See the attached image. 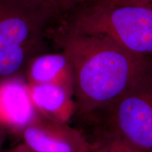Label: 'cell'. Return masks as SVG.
Listing matches in <instances>:
<instances>
[{
  "mask_svg": "<svg viewBox=\"0 0 152 152\" xmlns=\"http://www.w3.org/2000/svg\"><path fill=\"white\" fill-rule=\"evenodd\" d=\"M80 152H92V151H91V150H90V146H89L88 142L87 141L86 143L84 144V146L82 147V149H80Z\"/></svg>",
  "mask_w": 152,
  "mask_h": 152,
  "instance_id": "14",
  "label": "cell"
},
{
  "mask_svg": "<svg viewBox=\"0 0 152 152\" xmlns=\"http://www.w3.org/2000/svg\"><path fill=\"white\" fill-rule=\"evenodd\" d=\"M45 37L61 50L73 74L75 113L109 109L140 79L152 58L139 56L105 37L51 27Z\"/></svg>",
  "mask_w": 152,
  "mask_h": 152,
  "instance_id": "1",
  "label": "cell"
},
{
  "mask_svg": "<svg viewBox=\"0 0 152 152\" xmlns=\"http://www.w3.org/2000/svg\"><path fill=\"white\" fill-rule=\"evenodd\" d=\"M7 152H36L26 145L24 143L18 144L16 147L9 149Z\"/></svg>",
  "mask_w": 152,
  "mask_h": 152,
  "instance_id": "12",
  "label": "cell"
},
{
  "mask_svg": "<svg viewBox=\"0 0 152 152\" xmlns=\"http://www.w3.org/2000/svg\"><path fill=\"white\" fill-rule=\"evenodd\" d=\"M28 84H54L60 85L73 94V71L63 52H45L33 57L25 71Z\"/></svg>",
  "mask_w": 152,
  "mask_h": 152,
  "instance_id": "7",
  "label": "cell"
},
{
  "mask_svg": "<svg viewBox=\"0 0 152 152\" xmlns=\"http://www.w3.org/2000/svg\"><path fill=\"white\" fill-rule=\"evenodd\" d=\"M45 29L24 0H0V82L25 77L28 62L47 52Z\"/></svg>",
  "mask_w": 152,
  "mask_h": 152,
  "instance_id": "3",
  "label": "cell"
},
{
  "mask_svg": "<svg viewBox=\"0 0 152 152\" xmlns=\"http://www.w3.org/2000/svg\"><path fill=\"white\" fill-rule=\"evenodd\" d=\"M146 5L149 6V7H152V0H149V1H148V2L147 3V4H146Z\"/></svg>",
  "mask_w": 152,
  "mask_h": 152,
  "instance_id": "15",
  "label": "cell"
},
{
  "mask_svg": "<svg viewBox=\"0 0 152 152\" xmlns=\"http://www.w3.org/2000/svg\"><path fill=\"white\" fill-rule=\"evenodd\" d=\"M150 152H152V151H150Z\"/></svg>",
  "mask_w": 152,
  "mask_h": 152,
  "instance_id": "16",
  "label": "cell"
},
{
  "mask_svg": "<svg viewBox=\"0 0 152 152\" xmlns=\"http://www.w3.org/2000/svg\"><path fill=\"white\" fill-rule=\"evenodd\" d=\"M4 138V129L2 128V126L0 124V149H1V146H2Z\"/></svg>",
  "mask_w": 152,
  "mask_h": 152,
  "instance_id": "13",
  "label": "cell"
},
{
  "mask_svg": "<svg viewBox=\"0 0 152 152\" xmlns=\"http://www.w3.org/2000/svg\"><path fill=\"white\" fill-rule=\"evenodd\" d=\"M45 28L62 20L76 9L99 0H24ZM46 30V29H45Z\"/></svg>",
  "mask_w": 152,
  "mask_h": 152,
  "instance_id": "9",
  "label": "cell"
},
{
  "mask_svg": "<svg viewBox=\"0 0 152 152\" xmlns=\"http://www.w3.org/2000/svg\"><path fill=\"white\" fill-rule=\"evenodd\" d=\"M94 143H89L92 152H150L137 147L110 130Z\"/></svg>",
  "mask_w": 152,
  "mask_h": 152,
  "instance_id": "10",
  "label": "cell"
},
{
  "mask_svg": "<svg viewBox=\"0 0 152 152\" xmlns=\"http://www.w3.org/2000/svg\"><path fill=\"white\" fill-rule=\"evenodd\" d=\"M38 115L25 77L0 82V124L4 130L21 135Z\"/></svg>",
  "mask_w": 152,
  "mask_h": 152,
  "instance_id": "6",
  "label": "cell"
},
{
  "mask_svg": "<svg viewBox=\"0 0 152 152\" xmlns=\"http://www.w3.org/2000/svg\"><path fill=\"white\" fill-rule=\"evenodd\" d=\"M24 144L36 152H80L87 142L80 132L67 123L39 114L22 132Z\"/></svg>",
  "mask_w": 152,
  "mask_h": 152,
  "instance_id": "5",
  "label": "cell"
},
{
  "mask_svg": "<svg viewBox=\"0 0 152 152\" xmlns=\"http://www.w3.org/2000/svg\"><path fill=\"white\" fill-rule=\"evenodd\" d=\"M106 1L118 4L146 5L149 0H106Z\"/></svg>",
  "mask_w": 152,
  "mask_h": 152,
  "instance_id": "11",
  "label": "cell"
},
{
  "mask_svg": "<svg viewBox=\"0 0 152 152\" xmlns=\"http://www.w3.org/2000/svg\"><path fill=\"white\" fill-rule=\"evenodd\" d=\"M30 99L37 113L57 122L67 123L75 113L73 94L60 85L28 84Z\"/></svg>",
  "mask_w": 152,
  "mask_h": 152,
  "instance_id": "8",
  "label": "cell"
},
{
  "mask_svg": "<svg viewBox=\"0 0 152 152\" xmlns=\"http://www.w3.org/2000/svg\"><path fill=\"white\" fill-rule=\"evenodd\" d=\"M106 111L110 130L152 151V62L134 85Z\"/></svg>",
  "mask_w": 152,
  "mask_h": 152,
  "instance_id": "4",
  "label": "cell"
},
{
  "mask_svg": "<svg viewBox=\"0 0 152 152\" xmlns=\"http://www.w3.org/2000/svg\"><path fill=\"white\" fill-rule=\"evenodd\" d=\"M99 36L128 52L152 58V7L99 0L83 6L50 27Z\"/></svg>",
  "mask_w": 152,
  "mask_h": 152,
  "instance_id": "2",
  "label": "cell"
}]
</instances>
